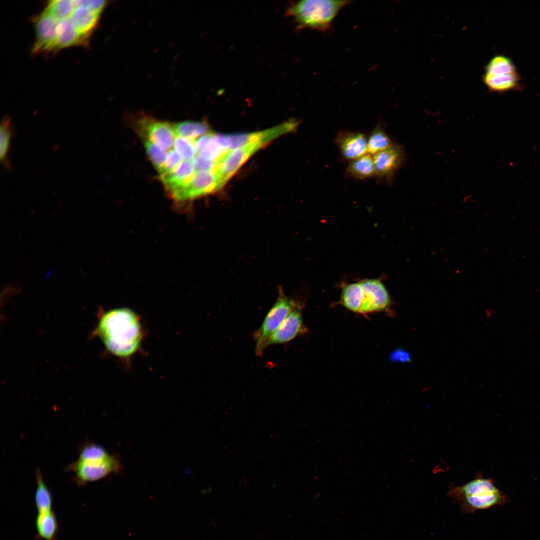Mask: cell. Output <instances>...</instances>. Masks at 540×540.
Segmentation results:
<instances>
[{"instance_id": "cell-1", "label": "cell", "mask_w": 540, "mask_h": 540, "mask_svg": "<svg viewBox=\"0 0 540 540\" xmlns=\"http://www.w3.org/2000/svg\"><path fill=\"white\" fill-rule=\"evenodd\" d=\"M96 334L108 350L124 360L140 350L144 329L140 316L128 308H118L104 312L100 317Z\"/></svg>"}, {"instance_id": "cell-2", "label": "cell", "mask_w": 540, "mask_h": 540, "mask_svg": "<svg viewBox=\"0 0 540 540\" xmlns=\"http://www.w3.org/2000/svg\"><path fill=\"white\" fill-rule=\"evenodd\" d=\"M447 494L458 502L463 514H473L478 510L502 504L506 500L493 481L483 478L480 474L463 485H452Z\"/></svg>"}, {"instance_id": "cell-3", "label": "cell", "mask_w": 540, "mask_h": 540, "mask_svg": "<svg viewBox=\"0 0 540 540\" xmlns=\"http://www.w3.org/2000/svg\"><path fill=\"white\" fill-rule=\"evenodd\" d=\"M351 1L305 0L292 3L287 10L298 30L309 28L320 32L328 30L340 11Z\"/></svg>"}, {"instance_id": "cell-4", "label": "cell", "mask_w": 540, "mask_h": 540, "mask_svg": "<svg viewBox=\"0 0 540 540\" xmlns=\"http://www.w3.org/2000/svg\"><path fill=\"white\" fill-rule=\"evenodd\" d=\"M340 302L352 312L368 314L388 308L390 299L383 284L371 279L346 285L341 293Z\"/></svg>"}, {"instance_id": "cell-5", "label": "cell", "mask_w": 540, "mask_h": 540, "mask_svg": "<svg viewBox=\"0 0 540 540\" xmlns=\"http://www.w3.org/2000/svg\"><path fill=\"white\" fill-rule=\"evenodd\" d=\"M298 304L286 296L282 288H279L276 302L268 311L260 326L253 334L256 342L255 352L257 356L263 355L262 348L266 342Z\"/></svg>"}, {"instance_id": "cell-6", "label": "cell", "mask_w": 540, "mask_h": 540, "mask_svg": "<svg viewBox=\"0 0 540 540\" xmlns=\"http://www.w3.org/2000/svg\"><path fill=\"white\" fill-rule=\"evenodd\" d=\"M68 468L72 472L76 484L84 485L118 472L120 464L116 456L110 455L104 458L77 459Z\"/></svg>"}, {"instance_id": "cell-7", "label": "cell", "mask_w": 540, "mask_h": 540, "mask_svg": "<svg viewBox=\"0 0 540 540\" xmlns=\"http://www.w3.org/2000/svg\"><path fill=\"white\" fill-rule=\"evenodd\" d=\"M222 188V186L216 172H196L174 200L178 203L188 202L216 192Z\"/></svg>"}, {"instance_id": "cell-8", "label": "cell", "mask_w": 540, "mask_h": 540, "mask_svg": "<svg viewBox=\"0 0 540 540\" xmlns=\"http://www.w3.org/2000/svg\"><path fill=\"white\" fill-rule=\"evenodd\" d=\"M264 145L261 142L248 143L226 152L220 160L216 171L222 186L250 156Z\"/></svg>"}, {"instance_id": "cell-9", "label": "cell", "mask_w": 540, "mask_h": 540, "mask_svg": "<svg viewBox=\"0 0 540 540\" xmlns=\"http://www.w3.org/2000/svg\"><path fill=\"white\" fill-rule=\"evenodd\" d=\"M306 328L302 318L301 304L298 303L289 313L278 329L269 337L263 350L270 346L286 344L305 333Z\"/></svg>"}, {"instance_id": "cell-10", "label": "cell", "mask_w": 540, "mask_h": 540, "mask_svg": "<svg viewBox=\"0 0 540 540\" xmlns=\"http://www.w3.org/2000/svg\"><path fill=\"white\" fill-rule=\"evenodd\" d=\"M299 122L292 120L262 131L244 134H228L230 142V150H232L248 143L261 142L267 144L274 138L294 130Z\"/></svg>"}, {"instance_id": "cell-11", "label": "cell", "mask_w": 540, "mask_h": 540, "mask_svg": "<svg viewBox=\"0 0 540 540\" xmlns=\"http://www.w3.org/2000/svg\"><path fill=\"white\" fill-rule=\"evenodd\" d=\"M139 127L144 138L150 140L166 151L172 148L176 136L173 125L164 121L144 118L140 120Z\"/></svg>"}, {"instance_id": "cell-12", "label": "cell", "mask_w": 540, "mask_h": 540, "mask_svg": "<svg viewBox=\"0 0 540 540\" xmlns=\"http://www.w3.org/2000/svg\"><path fill=\"white\" fill-rule=\"evenodd\" d=\"M376 176L389 180L400 168L404 160L402 148L392 144L388 148L372 156Z\"/></svg>"}, {"instance_id": "cell-13", "label": "cell", "mask_w": 540, "mask_h": 540, "mask_svg": "<svg viewBox=\"0 0 540 540\" xmlns=\"http://www.w3.org/2000/svg\"><path fill=\"white\" fill-rule=\"evenodd\" d=\"M58 21L46 11L36 19L34 48L36 52L56 49Z\"/></svg>"}, {"instance_id": "cell-14", "label": "cell", "mask_w": 540, "mask_h": 540, "mask_svg": "<svg viewBox=\"0 0 540 540\" xmlns=\"http://www.w3.org/2000/svg\"><path fill=\"white\" fill-rule=\"evenodd\" d=\"M335 141L342 156L350 162L368 154V138L362 132H340Z\"/></svg>"}, {"instance_id": "cell-15", "label": "cell", "mask_w": 540, "mask_h": 540, "mask_svg": "<svg viewBox=\"0 0 540 540\" xmlns=\"http://www.w3.org/2000/svg\"><path fill=\"white\" fill-rule=\"evenodd\" d=\"M76 2L77 6L70 18L77 30L88 39L96 26L100 14L86 8L82 4V0H76Z\"/></svg>"}, {"instance_id": "cell-16", "label": "cell", "mask_w": 540, "mask_h": 540, "mask_svg": "<svg viewBox=\"0 0 540 540\" xmlns=\"http://www.w3.org/2000/svg\"><path fill=\"white\" fill-rule=\"evenodd\" d=\"M86 40L77 30L70 18L58 21L56 49L84 44Z\"/></svg>"}, {"instance_id": "cell-17", "label": "cell", "mask_w": 540, "mask_h": 540, "mask_svg": "<svg viewBox=\"0 0 540 540\" xmlns=\"http://www.w3.org/2000/svg\"><path fill=\"white\" fill-rule=\"evenodd\" d=\"M194 143L196 154L204 160L218 161L226 152L216 142L214 134L212 132H208L194 139Z\"/></svg>"}, {"instance_id": "cell-18", "label": "cell", "mask_w": 540, "mask_h": 540, "mask_svg": "<svg viewBox=\"0 0 540 540\" xmlns=\"http://www.w3.org/2000/svg\"><path fill=\"white\" fill-rule=\"evenodd\" d=\"M348 175L356 180H364L376 176L373 156L366 154L350 162L347 168Z\"/></svg>"}, {"instance_id": "cell-19", "label": "cell", "mask_w": 540, "mask_h": 540, "mask_svg": "<svg viewBox=\"0 0 540 540\" xmlns=\"http://www.w3.org/2000/svg\"><path fill=\"white\" fill-rule=\"evenodd\" d=\"M36 524L40 538L44 540H56L58 526L56 514L52 510L38 512Z\"/></svg>"}, {"instance_id": "cell-20", "label": "cell", "mask_w": 540, "mask_h": 540, "mask_svg": "<svg viewBox=\"0 0 540 540\" xmlns=\"http://www.w3.org/2000/svg\"><path fill=\"white\" fill-rule=\"evenodd\" d=\"M517 72L511 74H484V84L492 92H504L515 88L518 82Z\"/></svg>"}, {"instance_id": "cell-21", "label": "cell", "mask_w": 540, "mask_h": 540, "mask_svg": "<svg viewBox=\"0 0 540 540\" xmlns=\"http://www.w3.org/2000/svg\"><path fill=\"white\" fill-rule=\"evenodd\" d=\"M14 134V128L11 118L8 116L4 117L1 121L0 126V160L4 168L8 171L12 169V166L8 157L10 140Z\"/></svg>"}, {"instance_id": "cell-22", "label": "cell", "mask_w": 540, "mask_h": 540, "mask_svg": "<svg viewBox=\"0 0 540 540\" xmlns=\"http://www.w3.org/2000/svg\"><path fill=\"white\" fill-rule=\"evenodd\" d=\"M36 488L35 494V502L38 512L51 510L52 508V497L50 492L44 479L40 470L36 469Z\"/></svg>"}, {"instance_id": "cell-23", "label": "cell", "mask_w": 540, "mask_h": 540, "mask_svg": "<svg viewBox=\"0 0 540 540\" xmlns=\"http://www.w3.org/2000/svg\"><path fill=\"white\" fill-rule=\"evenodd\" d=\"M176 136L194 140L208 132V125L204 122L185 121L173 125Z\"/></svg>"}, {"instance_id": "cell-24", "label": "cell", "mask_w": 540, "mask_h": 540, "mask_svg": "<svg viewBox=\"0 0 540 540\" xmlns=\"http://www.w3.org/2000/svg\"><path fill=\"white\" fill-rule=\"evenodd\" d=\"M392 144L390 138L384 129L380 125H378L372 130L368 138V152L374 156Z\"/></svg>"}, {"instance_id": "cell-25", "label": "cell", "mask_w": 540, "mask_h": 540, "mask_svg": "<svg viewBox=\"0 0 540 540\" xmlns=\"http://www.w3.org/2000/svg\"><path fill=\"white\" fill-rule=\"evenodd\" d=\"M76 6V0H52L48 2L44 11L60 20L70 18Z\"/></svg>"}, {"instance_id": "cell-26", "label": "cell", "mask_w": 540, "mask_h": 540, "mask_svg": "<svg viewBox=\"0 0 540 540\" xmlns=\"http://www.w3.org/2000/svg\"><path fill=\"white\" fill-rule=\"evenodd\" d=\"M516 72V67L512 60L506 56L499 55L494 56L488 62L484 74H498Z\"/></svg>"}, {"instance_id": "cell-27", "label": "cell", "mask_w": 540, "mask_h": 540, "mask_svg": "<svg viewBox=\"0 0 540 540\" xmlns=\"http://www.w3.org/2000/svg\"><path fill=\"white\" fill-rule=\"evenodd\" d=\"M144 148L154 166L160 173L163 169L166 158V152L150 140L144 138Z\"/></svg>"}, {"instance_id": "cell-28", "label": "cell", "mask_w": 540, "mask_h": 540, "mask_svg": "<svg viewBox=\"0 0 540 540\" xmlns=\"http://www.w3.org/2000/svg\"><path fill=\"white\" fill-rule=\"evenodd\" d=\"M172 147L180 155L182 160L192 161L196 156L194 140L176 135Z\"/></svg>"}, {"instance_id": "cell-29", "label": "cell", "mask_w": 540, "mask_h": 540, "mask_svg": "<svg viewBox=\"0 0 540 540\" xmlns=\"http://www.w3.org/2000/svg\"><path fill=\"white\" fill-rule=\"evenodd\" d=\"M105 0H82V4L92 12L100 14L106 5Z\"/></svg>"}, {"instance_id": "cell-30", "label": "cell", "mask_w": 540, "mask_h": 540, "mask_svg": "<svg viewBox=\"0 0 540 540\" xmlns=\"http://www.w3.org/2000/svg\"><path fill=\"white\" fill-rule=\"evenodd\" d=\"M393 360H396L402 361L403 362H406L410 360V356L406 352L400 350L396 351L392 355Z\"/></svg>"}]
</instances>
